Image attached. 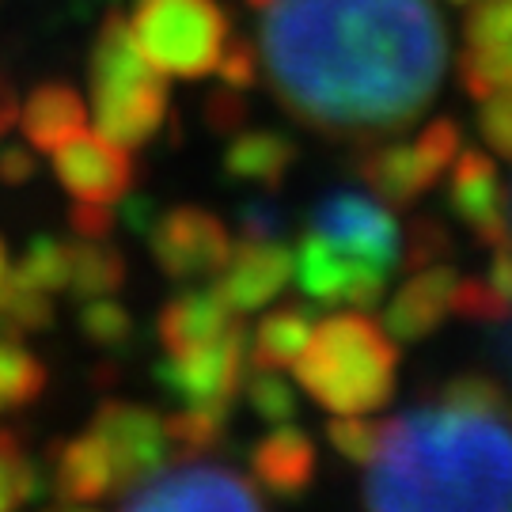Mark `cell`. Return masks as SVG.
<instances>
[{
	"instance_id": "6da1fadb",
	"label": "cell",
	"mask_w": 512,
	"mask_h": 512,
	"mask_svg": "<svg viewBox=\"0 0 512 512\" xmlns=\"http://www.w3.org/2000/svg\"><path fill=\"white\" fill-rule=\"evenodd\" d=\"M262 73L277 103L327 137L368 141L433 103L448 31L433 0H274Z\"/></svg>"
},
{
	"instance_id": "7a4b0ae2",
	"label": "cell",
	"mask_w": 512,
	"mask_h": 512,
	"mask_svg": "<svg viewBox=\"0 0 512 512\" xmlns=\"http://www.w3.org/2000/svg\"><path fill=\"white\" fill-rule=\"evenodd\" d=\"M368 512H512V433L497 418L410 410L384 421Z\"/></svg>"
},
{
	"instance_id": "3957f363",
	"label": "cell",
	"mask_w": 512,
	"mask_h": 512,
	"mask_svg": "<svg viewBox=\"0 0 512 512\" xmlns=\"http://www.w3.org/2000/svg\"><path fill=\"white\" fill-rule=\"evenodd\" d=\"M296 380L330 414H376L395 395L399 346L365 311H342L311 323L296 353Z\"/></svg>"
},
{
	"instance_id": "277c9868",
	"label": "cell",
	"mask_w": 512,
	"mask_h": 512,
	"mask_svg": "<svg viewBox=\"0 0 512 512\" xmlns=\"http://www.w3.org/2000/svg\"><path fill=\"white\" fill-rule=\"evenodd\" d=\"M92 110L99 133L122 148L148 145L171 114L167 76L141 54L122 12H110L95 35L92 61Z\"/></svg>"
},
{
	"instance_id": "5b68a950",
	"label": "cell",
	"mask_w": 512,
	"mask_h": 512,
	"mask_svg": "<svg viewBox=\"0 0 512 512\" xmlns=\"http://www.w3.org/2000/svg\"><path fill=\"white\" fill-rule=\"evenodd\" d=\"M129 31L164 76L202 80L217 73L232 19L220 0H137Z\"/></svg>"
},
{
	"instance_id": "8992f818",
	"label": "cell",
	"mask_w": 512,
	"mask_h": 512,
	"mask_svg": "<svg viewBox=\"0 0 512 512\" xmlns=\"http://www.w3.org/2000/svg\"><path fill=\"white\" fill-rule=\"evenodd\" d=\"M459 145V126L452 118H433L418 133V141L372 145L357 156L361 183L391 209H410L440 175L452 167Z\"/></svg>"
},
{
	"instance_id": "52a82bcc",
	"label": "cell",
	"mask_w": 512,
	"mask_h": 512,
	"mask_svg": "<svg viewBox=\"0 0 512 512\" xmlns=\"http://www.w3.org/2000/svg\"><path fill=\"white\" fill-rule=\"evenodd\" d=\"M92 433L107 448L110 494H133L148 478L167 471V463L175 459L164 433V418L148 406L107 399L95 410Z\"/></svg>"
},
{
	"instance_id": "ba28073f",
	"label": "cell",
	"mask_w": 512,
	"mask_h": 512,
	"mask_svg": "<svg viewBox=\"0 0 512 512\" xmlns=\"http://www.w3.org/2000/svg\"><path fill=\"white\" fill-rule=\"evenodd\" d=\"M243 372H247L243 323H232L220 338L205 342V346L167 353L164 361L152 368L156 384L183 406H232L236 391L243 387Z\"/></svg>"
},
{
	"instance_id": "9c48e42d",
	"label": "cell",
	"mask_w": 512,
	"mask_h": 512,
	"mask_svg": "<svg viewBox=\"0 0 512 512\" xmlns=\"http://www.w3.org/2000/svg\"><path fill=\"white\" fill-rule=\"evenodd\" d=\"M145 239L160 274L171 281L217 277L232 255L228 224L217 213L198 209V205H175L167 213H156Z\"/></svg>"
},
{
	"instance_id": "30bf717a",
	"label": "cell",
	"mask_w": 512,
	"mask_h": 512,
	"mask_svg": "<svg viewBox=\"0 0 512 512\" xmlns=\"http://www.w3.org/2000/svg\"><path fill=\"white\" fill-rule=\"evenodd\" d=\"M122 512H266L255 486L220 463H186L137 486Z\"/></svg>"
},
{
	"instance_id": "8fae6325",
	"label": "cell",
	"mask_w": 512,
	"mask_h": 512,
	"mask_svg": "<svg viewBox=\"0 0 512 512\" xmlns=\"http://www.w3.org/2000/svg\"><path fill=\"white\" fill-rule=\"evenodd\" d=\"M293 274L300 293L308 296V300H315V304H327V308L349 304V308L368 311L376 300H384L387 274L391 270L361 262V258L330 247L327 239L315 236L308 228L293 251Z\"/></svg>"
},
{
	"instance_id": "7c38bea8",
	"label": "cell",
	"mask_w": 512,
	"mask_h": 512,
	"mask_svg": "<svg viewBox=\"0 0 512 512\" xmlns=\"http://www.w3.org/2000/svg\"><path fill=\"white\" fill-rule=\"evenodd\" d=\"M311 232L346 255L391 270L399 262V224L380 202L357 190H330L311 209Z\"/></svg>"
},
{
	"instance_id": "4fadbf2b",
	"label": "cell",
	"mask_w": 512,
	"mask_h": 512,
	"mask_svg": "<svg viewBox=\"0 0 512 512\" xmlns=\"http://www.w3.org/2000/svg\"><path fill=\"white\" fill-rule=\"evenodd\" d=\"M54 175L73 202L114 205L133 186L137 167L122 145H114L103 133L80 129L76 137L54 148Z\"/></svg>"
},
{
	"instance_id": "5bb4252c",
	"label": "cell",
	"mask_w": 512,
	"mask_h": 512,
	"mask_svg": "<svg viewBox=\"0 0 512 512\" xmlns=\"http://www.w3.org/2000/svg\"><path fill=\"white\" fill-rule=\"evenodd\" d=\"M448 209L456 213L467 232L482 247H497L509 239V213H505V183L497 164L482 148H459L448 175Z\"/></svg>"
},
{
	"instance_id": "9a60e30c",
	"label": "cell",
	"mask_w": 512,
	"mask_h": 512,
	"mask_svg": "<svg viewBox=\"0 0 512 512\" xmlns=\"http://www.w3.org/2000/svg\"><path fill=\"white\" fill-rule=\"evenodd\" d=\"M293 281V247L281 239H243L217 274V296L236 311H255L270 304Z\"/></svg>"
},
{
	"instance_id": "2e32d148",
	"label": "cell",
	"mask_w": 512,
	"mask_h": 512,
	"mask_svg": "<svg viewBox=\"0 0 512 512\" xmlns=\"http://www.w3.org/2000/svg\"><path fill=\"white\" fill-rule=\"evenodd\" d=\"M456 285V270L448 262L414 270L399 293L391 296L384 311V330L399 342H421L440 327L448 315V296Z\"/></svg>"
},
{
	"instance_id": "e0dca14e",
	"label": "cell",
	"mask_w": 512,
	"mask_h": 512,
	"mask_svg": "<svg viewBox=\"0 0 512 512\" xmlns=\"http://www.w3.org/2000/svg\"><path fill=\"white\" fill-rule=\"evenodd\" d=\"M315 467H319V452H315L311 437L285 421L270 437L258 440L251 452L255 482L274 497H300L311 486Z\"/></svg>"
},
{
	"instance_id": "ac0fdd59",
	"label": "cell",
	"mask_w": 512,
	"mask_h": 512,
	"mask_svg": "<svg viewBox=\"0 0 512 512\" xmlns=\"http://www.w3.org/2000/svg\"><path fill=\"white\" fill-rule=\"evenodd\" d=\"M293 164L296 145L281 129H236L220 156V167L228 179L262 186V190H281Z\"/></svg>"
},
{
	"instance_id": "d6986e66",
	"label": "cell",
	"mask_w": 512,
	"mask_h": 512,
	"mask_svg": "<svg viewBox=\"0 0 512 512\" xmlns=\"http://www.w3.org/2000/svg\"><path fill=\"white\" fill-rule=\"evenodd\" d=\"M16 122L27 137V145L38 152H54L80 129H88V103L80 99L76 88L50 80V84H38L35 92L23 99V107L16 110Z\"/></svg>"
},
{
	"instance_id": "ffe728a7",
	"label": "cell",
	"mask_w": 512,
	"mask_h": 512,
	"mask_svg": "<svg viewBox=\"0 0 512 512\" xmlns=\"http://www.w3.org/2000/svg\"><path fill=\"white\" fill-rule=\"evenodd\" d=\"M239 323L236 311L228 308L217 296V289H186V293L171 296L160 315H156V334H160V346L167 353H183V349L205 346L220 338L224 330Z\"/></svg>"
},
{
	"instance_id": "44dd1931",
	"label": "cell",
	"mask_w": 512,
	"mask_h": 512,
	"mask_svg": "<svg viewBox=\"0 0 512 512\" xmlns=\"http://www.w3.org/2000/svg\"><path fill=\"white\" fill-rule=\"evenodd\" d=\"M46 467H50V486L61 501L92 505L110 494V459L95 433L57 440L46 452Z\"/></svg>"
},
{
	"instance_id": "7402d4cb",
	"label": "cell",
	"mask_w": 512,
	"mask_h": 512,
	"mask_svg": "<svg viewBox=\"0 0 512 512\" xmlns=\"http://www.w3.org/2000/svg\"><path fill=\"white\" fill-rule=\"evenodd\" d=\"M315 315L304 304H285V308L262 315V323L255 327V346L247 353L251 368H289L296 361V353L304 349L311 334Z\"/></svg>"
},
{
	"instance_id": "603a6c76",
	"label": "cell",
	"mask_w": 512,
	"mask_h": 512,
	"mask_svg": "<svg viewBox=\"0 0 512 512\" xmlns=\"http://www.w3.org/2000/svg\"><path fill=\"white\" fill-rule=\"evenodd\" d=\"M126 285V255L107 239H73L69 243V293L80 300L114 296Z\"/></svg>"
},
{
	"instance_id": "cb8c5ba5",
	"label": "cell",
	"mask_w": 512,
	"mask_h": 512,
	"mask_svg": "<svg viewBox=\"0 0 512 512\" xmlns=\"http://www.w3.org/2000/svg\"><path fill=\"white\" fill-rule=\"evenodd\" d=\"M50 387V372L31 349H23L16 338L0 334V414L23 410L42 399Z\"/></svg>"
},
{
	"instance_id": "d4e9b609",
	"label": "cell",
	"mask_w": 512,
	"mask_h": 512,
	"mask_svg": "<svg viewBox=\"0 0 512 512\" xmlns=\"http://www.w3.org/2000/svg\"><path fill=\"white\" fill-rule=\"evenodd\" d=\"M232 406H183L171 418H164V433L175 459H198L213 452L228 433Z\"/></svg>"
},
{
	"instance_id": "484cf974",
	"label": "cell",
	"mask_w": 512,
	"mask_h": 512,
	"mask_svg": "<svg viewBox=\"0 0 512 512\" xmlns=\"http://www.w3.org/2000/svg\"><path fill=\"white\" fill-rule=\"evenodd\" d=\"M54 323V300L16 270L0 277V334H35Z\"/></svg>"
},
{
	"instance_id": "4316f807",
	"label": "cell",
	"mask_w": 512,
	"mask_h": 512,
	"mask_svg": "<svg viewBox=\"0 0 512 512\" xmlns=\"http://www.w3.org/2000/svg\"><path fill=\"white\" fill-rule=\"evenodd\" d=\"M80 334L114 357V353H126L133 346L137 323L126 311V304H118L114 296H92L80 304Z\"/></svg>"
},
{
	"instance_id": "83f0119b",
	"label": "cell",
	"mask_w": 512,
	"mask_h": 512,
	"mask_svg": "<svg viewBox=\"0 0 512 512\" xmlns=\"http://www.w3.org/2000/svg\"><path fill=\"white\" fill-rule=\"evenodd\" d=\"M459 84L471 99H486L512 88V42L505 46H467L459 54Z\"/></svg>"
},
{
	"instance_id": "f1b7e54d",
	"label": "cell",
	"mask_w": 512,
	"mask_h": 512,
	"mask_svg": "<svg viewBox=\"0 0 512 512\" xmlns=\"http://www.w3.org/2000/svg\"><path fill=\"white\" fill-rule=\"evenodd\" d=\"M38 494H42V475L35 471V463L23 456V444L12 429H0V512L19 509Z\"/></svg>"
},
{
	"instance_id": "f546056e",
	"label": "cell",
	"mask_w": 512,
	"mask_h": 512,
	"mask_svg": "<svg viewBox=\"0 0 512 512\" xmlns=\"http://www.w3.org/2000/svg\"><path fill=\"white\" fill-rule=\"evenodd\" d=\"M437 399H440V406L459 410V414H482V418L505 414V387L497 384L494 376H482V372L452 376L448 384L440 387Z\"/></svg>"
},
{
	"instance_id": "4dcf8cb0",
	"label": "cell",
	"mask_w": 512,
	"mask_h": 512,
	"mask_svg": "<svg viewBox=\"0 0 512 512\" xmlns=\"http://www.w3.org/2000/svg\"><path fill=\"white\" fill-rule=\"evenodd\" d=\"M16 274L27 277L38 289H46V293L65 289L69 285V243H61L54 236H35L19 258Z\"/></svg>"
},
{
	"instance_id": "1f68e13d",
	"label": "cell",
	"mask_w": 512,
	"mask_h": 512,
	"mask_svg": "<svg viewBox=\"0 0 512 512\" xmlns=\"http://www.w3.org/2000/svg\"><path fill=\"white\" fill-rule=\"evenodd\" d=\"M448 311L467 319V323H482V327H494L501 319H509L512 304L497 293L490 281L482 277H456L452 296H448Z\"/></svg>"
},
{
	"instance_id": "d6a6232c",
	"label": "cell",
	"mask_w": 512,
	"mask_h": 512,
	"mask_svg": "<svg viewBox=\"0 0 512 512\" xmlns=\"http://www.w3.org/2000/svg\"><path fill=\"white\" fill-rule=\"evenodd\" d=\"M380 433H384V421H365V414H338L327 425L330 448L349 463H361V467H368L376 456Z\"/></svg>"
},
{
	"instance_id": "836d02e7",
	"label": "cell",
	"mask_w": 512,
	"mask_h": 512,
	"mask_svg": "<svg viewBox=\"0 0 512 512\" xmlns=\"http://www.w3.org/2000/svg\"><path fill=\"white\" fill-rule=\"evenodd\" d=\"M467 46H505L512 42V0H471L463 19Z\"/></svg>"
},
{
	"instance_id": "e575fe53",
	"label": "cell",
	"mask_w": 512,
	"mask_h": 512,
	"mask_svg": "<svg viewBox=\"0 0 512 512\" xmlns=\"http://www.w3.org/2000/svg\"><path fill=\"white\" fill-rule=\"evenodd\" d=\"M247 403L255 406L258 418L274 421V425L296 418L293 387L285 384L274 368H255V372H251V380H247Z\"/></svg>"
},
{
	"instance_id": "d590c367",
	"label": "cell",
	"mask_w": 512,
	"mask_h": 512,
	"mask_svg": "<svg viewBox=\"0 0 512 512\" xmlns=\"http://www.w3.org/2000/svg\"><path fill=\"white\" fill-rule=\"evenodd\" d=\"M452 255V236L448 228L440 224L437 217H418L410 228H406V247H403V266L414 274V270H425V266H437Z\"/></svg>"
},
{
	"instance_id": "8d00e7d4",
	"label": "cell",
	"mask_w": 512,
	"mask_h": 512,
	"mask_svg": "<svg viewBox=\"0 0 512 512\" xmlns=\"http://www.w3.org/2000/svg\"><path fill=\"white\" fill-rule=\"evenodd\" d=\"M478 133L497 156L512 160V88L478 99Z\"/></svg>"
},
{
	"instance_id": "74e56055",
	"label": "cell",
	"mask_w": 512,
	"mask_h": 512,
	"mask_svg": "<svg viewBox=\"0 0 512 512\" xmlns=\"http://www.w3.org/2000/svg\"><path fill=\"white\" fill-rule=\"evenodd\" d=\"M220 84L236 88V92H247L262 80V57H258V46L247 42V38H228L224 54L217 61Z\"/></svg>"
},
{
	"instance_id": "f35d334b",
	"label": "cell",
	"mask_w": 512,
	"mask_h": 512,
	"mask_svg": "<svg viewBox=\"0 0 512 512\" xmlns=\"http://www.w3.org/2000/svg\"><path fill=\"white\" fill-rule=\"evenodd\" d=\"M205 126L220 133V137H232L236 129L247 126V103L239 99L236 88H217V92L205 99Z\"/></svg>"
},
{
	"instance_id": "ab89813d",
	"label": "cell",
	"mask_w": 512,
	"mask_h": 512,
	"mask_svg": "<svg viewBox=\"0 0 512 512\" xmlns=\"http://www.w3.org/2000/svg\"><path fill=\"white\" fill-rule=\"evenodd\" d=\"M236 228L243 239H277L281 228H285V217H281V209L274 202H262L258 198V202L239 205Z\"/></svg>"
},
{
	"instance_id": "60d3db41",
	"label": "cell",
	"mask_w": 512,
	"mask_h": 512,
	"mask_svg": "<svg viewBox=\"0 0 512 512\" xmlns=\"http://www.w3.org/2000/svg\"><path fill=\"white\" fill-rule=\"evenodd\" d=\"M69 224H73L76 239H107L110 228H114V209L110 205L76 202L73 213H69Z\"/></svg>"
},
{
	"instance_id": "b9f144b4",
	"label": "cell",
	"mask_w": 512,
	"mask_h": 512,
	"mask_svg": "<svg viewBox=\"0 0 512 512\" xmlns=\"http://www.w3.org/2000/svg\"><path fill=\"white\" fill-rule=\"evenodd\" d=\"M35 179V156L27 145H8L0 148V183L4 186H23Z\"/></svg>"
},
{
	"instance_id": "7bdbcfd3",
	"label": "cell",
	"mask_w": 512,
	"mask_h": 512,
	"mask_svg": "<svg viewBox=\"0 0 512 512\" xmlns=\"http://www.w3.org/2000/svg\"><path fill=\"white\" fill-rule=\"evenodd\" d=\"M114 220H122L133 236H145L148 228H152V220H156V205H152V198H141V194H133V198H126V205H122V213Z\"/></svg>"
},
{
	"instance_id": "ee69618b",
	"label": "cell",
	"mask_w": 512,
	"mask_h": 512,
	"mask_svg": "<svg viewBox=\"0 0 512 512\" xmlns=\"http://www.w3.org/2000/svg\"><path fill=\"white\" fill-rule=\"evenodd\" d=\"M486 281H490L497 293L512 304V247H509V239L494 247V262H490V277H486Z\"/></svg>"
},
{
	"instance_id": "f6af8a7d",
	"label": "cell",
	"mask_w": 512,
	"mask_h": 512,
	"mask_svg": "<svg viewBox=\"0 0 512 512\" xmlns=\"http://www.w3.org/2000/svg\"><path fill=\"white\" fill-rule=\"evenodd\" d=\"M494 349H497V357L512 368V319L494 323Z\"/></svg>"
},
{
	"instance_id": "bcb514c9",
	"label": "cell",
	"mask_w": 512,
	"mask_h": 512,
	"mask_svg": "<svg viewBox=\"0 0 512 512\" xmlns=\"http://www.w3.org/2000/svg\"><path fill=\"white\" fill-rule=\"evenodd\" d=\"M46 512H95V509H80L73 501H65V505H57V509H46Z\"/></svg>"
},
{
	"instance_id": "7dc6e473",
	"label": "cell",
	"mask_w": 512,
	"mask_h": 512,
	"mask_svg": "<svg viewBox=\"0 0 512 512\" xmlns=\"http://www.w3.org/2000/svg\"><path fill=\"white\" fill-rule=\"evenodd\" d=\"M247 4H251V8H255V12H266V8H270V4H274V0H247Z\"/></svg>"
},
{
	"instance_id": "c3c4849f",
	"label": "cell",
	"mask_w": 512,
	"mask_h": 512,
	"mask_svg": "<svg viewBox=\"0 0 512 512\" xmlns=\"http://www.w3.org/2000/svg\"><path fill=\"white\" fill-rule=\"evenodd\" d=\"M8 274V255H4V239H0V277Z\"/></svg>"
},
{
	"instance_id": "681fc988",
	"label": "cell",
	"mask_w": 512,
	"mask_h": 512,
	"mask_svg": "<svg viewBox=\"0 0 512 512\" xmlns=\"http://www.w3.org/2000/svg\"><path fill=\"white\" fill-rule=\"evenodd\" d=\"M448 4H456V8H467V4H471V0H448Z\"/></svg>"
}]
</instances>
